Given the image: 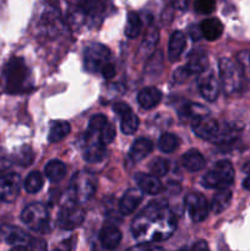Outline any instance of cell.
Masks as SVG:
<instances>
[{"label": "cell", "mask_w": 250, "mask_h": 251, "mask_svg": "<svg viewBox=\"0 0 250 251\" xmlns=\"http://www.w3.org/2000/svg\"><path fill=\"white\" fill-rule=\"evenodd\" d=\"M175 230V218L166 201H152L135 217L131 226L134 239L140 244L162 242Z\"/></svg>", "instance_id": "1"}, {"label": "cell", "mask_w": 250, "mask_h": 251, "mask_svg": "<svg viewBox=\"0 0 250 251\" xmlns=\"http://www.w3.org/2000/svg\"><path fill=\"white\" fill-rule=\"evenodd\" d=\"M1 83L10 95L25 93L31 90V74L24 59L14 56L5 64L1 71Z\"/></svg>", "instance_id": "2"}, {"label": "cell", "mask_w": 250, "mask_h": 251, "mask_svg": "<svg viewBox=\"0 0 250 251\" xmlns=\"http://www.w3.org/2000/svg\"><path fill=\"white\" fill-rule=\"evenodd\" d=\"M234 168L229 161H220L203 176L202 185L207 189H222L232 185Z\"/></svg>", "instance_id": "3"}, {"label": "cell", "mask_w": 250, "mask_h": 251, "mask_svg": "<svg viewBox=\"0 0 250 251\" xmlns=\"http://www.w3.org/2000/svg\"><path fill=\"white\" fill-rule=\"evenodd\" d=\"M96 191V178L88 172H80L73 178L69 188L68 200L81 203L86 202Z\"/></svg>", "instance_id": "4"}, {"label": "cell", "mask_w": 250, "mask_h": 251, "mask_svg": "<svg viewBox=\"0 0 250 251\" xmlns=\"http://www.w3.org/2000/svg\"><path fill=\"white\" fill-rule=\"evenodd\" d=\"M21 220L25 226L31 230L38 233H48L50 229L49 226V212L43 203L34 202L27 206L21 213Z\"/></svg>", "instance_id": "5"}, {"label": "cell", "mask_w": 250, "mask_h": 251, "mask_svg": "<svg viewBox=\"0 0 250 251\" xmlns=\"http://www.w3.org/2000/svg\"><path fill=\"white\" fill-rule=\"evenodd\" d=\"M220 80L222 83L223 91L227 95L237 92L242 85V68L239 64L228 58H222L220 60Z\"/></svg>", "instance_id": "6"}, {"label": "cell", "mask_w": 250, "mask_h": 251, "mask_svg": "<svg viewBox=\"0 0 250 251\" xmlns=\"http://www.w3.org/2000/svg\"><path fill=\"white\" fill-rule=\"evenodd\" d=\"M85 68L90 73H100L110 61V50L103 44H91L85 49Z\"/></svg>", "instance_id": "7"}, {"label": "cell", "mask_w": 250, "mask_h": 251, "mask_svg": "<svg viewBox=\"0 0 250 251\" xmlns=\"http://www.w3.org/2000/svg\"><path fill=\"white\" fill-rule=\"evenodd\" d=\"M0 239L11 245L15 250L31 249L33 238L15 226L4 225L0 227Z\"/></svg>", "instance_id": "8"}, {"label": "cell", "mask_w": 250, "mask_h": 251, "mask_svg": "<svg viewBox=\"0 0 250 251\" xmlns=\"http://www.w3.org/2000/svg\"><path fill=\"white\" fill-rule=\"evenodd\" d=\"M85 212L75 201L68 200L61 207L58 216V225L63 229H74L83 222Z\"/></svg>", "instance_id": "9"}, {"label": "cell", "mask_w": 250, "mask_h": 251, "mask_svg": "<svg viewBox=\"0 0 250 251\" xmlns=\"http://www.w3.org/2000/svg\"><path fill=\"white\" fill-rule=\"evenodd\" d=\"M191 127L196 136L203 140H208V141H213L220 130L218 123L210 115L203 114V113L191 118Z\"/></svg>", "instance_id": "10"}, {"label": "cell", "mask_w": 250, "mask_h": 251, "mask_svg": "<svg viewBox=\"0 0 250 251\" xmlns=\"http://www.w3.org/2000/svg\"><path fill=\"white\" fill-rule=\"evenodd\" d=\"M185 206L188 210L189 216L194 222H202L207 218L208 207L207 200L203 195L199 193H190L185 196Z\"/></svg>", "instance_id": "11"}, {"label": "cell", "mask_w": 250, "mask_h": 251, "mask_svg": "<svg viewBox=\"0 0 250 251\" xmlns=\"http://www.w3.org/2000/svg\"><path fill=\"white\" fill-rule=\"evenodd\" d=\"M97 134L86 132L83 146V158L90 163H97L105 157V145L100 142V137H96Z\"/></svg>", "instance_id": "12"}, {"label": "cell", "mask_w": 250, "mask_h": 251, "mask_svg": "<svg viewBox=\"0 0 250 251\" xmlns=\"http://www.w3.org/2000/svg\"><path fill=\"white\" fill-rule=\"evenodd\" d=\"M21 186V178L16 173H7L0 176V200L12 202L17 198Z\"/></svg>", "instance_id": "13"}, {"label": "cell", "mask_w": 250, "mask_h": 251, "mask_svg": "<svg viewBox=\"0 0 250 251\" xmlns=\"http://www.w3.org/2000/svg\"><path fill=\"white\" fill-rule=\"evenodd\" d=\"M110 7V0H78L77 9L91 20L103 19Z\"/></svg>", "instance_id": "14"}, {"label": "cell", "mask_w": 250, "mask_h": 251, "mask_svg": "<svg viewBox=\"0 0 250 251\" xmlns=\"http://www.w3.org/2000/svg\"><path fill=\"white\" fill-rule=\"evenodd\" d=\"M199 90L207 102H215L217 100L220 95V83L212 71H208L207 74L202 73L199 78Z\"/></svg>", "instance_id": "15"}, {"label": "cell", "mask_w": 250, "mask_h": 251, "mask_svg": "<svg viewBox=\"0 0 250 251\" xmlns=\"http://www.w3.org/2000/svg\"><path fill=\"white\" fill-rule=\"evenodd\" d=\"M208 66V56L202 49H194L189 53L188 60H186V68L190 71L191 75H199L202 74Z\"/></svg>", "instance_id": "16"}, {"label": "cell", "mask_w": 250, "mask_h": 251, "mask_svg": "<svg viewBox=\"0 0 250 251\" xmlns=\"http://www.w3.org/2000/svg\"><path fill=\"white\" fill-rule=\"evenodd\" d=\"M142 191L137 190V189H129L126 193L123 195L122 200L119 203V210L123 215H130L134 212L142 201Z\"/></svg>", "instance_id": "17"}, {"label": "cell", "mask_w": 250, "mask_h": 251, "mask_svg": "<svg viewBox=\"0 0 250 251\" xmlns=\"http://www.w3.org/2000/svg\"><path fill=\"white\" fill-rule=\"evenodd\" d=\"M135 179H136L137 184H139L142 193H146L149 194V195H157V194L161 193L162 189H163L158 176H153V174L139 173L135 176Z\"/></svg>", "instance_id": "18"}, {"label": "cell", "mask_w": 250, "mask_h": 251, "mask_svg": "<svg viewBox=\"0 0 250 251\" xmlns=\"http://www.w3.org/2000/svg\"><path fill=\"white\" fill-rule=\"evenodd\" d=\"M100 242L107 250H114L122 242V233L114 226H107L100 230Z\"/></svg>", "instance_id": "19"}, {"label": "cell", "mask_w": 250, "mask_h": 251, "mask_svg": "<svg viewBox=\"0 0 250 251\" xmlns=\"http://www.w3.org/2000/svg\"><path fill=\"white\" fill-rule=\"evenodd\" d=\"M162 100V92L156 87H146L137 95V102L144 109H152Z\"/></svg>", "instance_id": "20"}, {"label": "cell", "mask_w": 250, "mask_h": 251, "mask_svg": "<svg viewBox=\"0 0 250 251\" xmlns=\"http://www.w3.org/2000/svg\"><path fill=\"white\" fill-rule=\"evenodd\" d=\"M153 150V144L151 140L145 139V137H140V139L135 140L134 144L130 147L129 156L134 162H140L144 158H146Z\"/></svg>", "instance_id": "21"}, {"label": "cell", "mask_w": 250, "mask_h": 251, "mask_svg": "<svg viewBox=\"0 0 250 251\" xmlns=\"http://www.w3.org/2000/svg\"><path fill=\"white\" fill-rule=\"evenodd\" d=\"M186 37L181 31H175L171 36L168 44V58L171 61H175L180 58L185 49Z\"/></svg>", "instance_id": "22"}, {"label": "cell", "mask_w": 250, "mask_h": 251, "mask_svg": "<svg viewBox=\"0 0 250 251\" xmlns=\"http://www.w3.org/2000/svg\"><path fill=\"white\" fill-rule=\"evenodd\" d=\"M200 29L207 41H216L223 33V25L218 19H206L201 22Z\"/></svg>", "instance_id": "23"}, {"label": "cell", "mask_w": 250, "mask_h": 251, "mask_svg": "<svg viewBox=\"0 0 250 251\" xmlns=\"http://www.w3.org/2000/svg\"><path fill=\"white\" fill-rule=\"evenodd\" d=\"M181 164L189 172H199L205 166V158L198 150H190L181 157Z\"/></svg>", "instance_id": "24"}, {"label": "cell", "mask_w": 250, "mask_h": 251, "mask_svg": "<svg viewBox=\"0 0 250 251\" xmlns=\"http://www.w3.org/2000/svg\"><path fill=\"white\" fill-rule=\"evenodd\" d=\"M230 201H232V191L227 188L220 189L213 196L212 202H211V210L213 213L218 215L229 206Z\"/></svg>", "instance_id": "25"}, {"label": "cell", "mask_w": 250, "mask_h": 251, "mask_svg": "<svg viewBox=\"0 0 250 251\" xmlns=\"http://www.w3.org/2000/svg\"><path fill=\"white\" fill-rule=\"evenodd\" d=\"M44 174H46V176L51 183H58V181H60L65 176L66 167L59 159H51L44 167Z\"/></svg>", "instance_id": "26"}, {"label": "cell", "mask_w": 250, "mask_h": 251, "mask_svg": "<svg viewBox=\"0 0 250 251\" xmlns=\"http://www.w3.org/2000/svg\"><path fill=\"white\" fill-rule=\"evenodd\" d=\"M70 124L65 120H56L53 122L50 125V130H49V142L54 144V142H59L68 136L70 134Z\"/></svg>", "instance_id": "27"}, {"label": "cell", "mask_w": 250, "mask_h": 251, "mask_svg": "<svg viewBox=\"0 0 250 251\" xmlns=\"http://www.w3.org/2000/svg\"><path fill=\"white\" fill-rule=\"evenodd\" d=\"M141 19H140L139 15L134 11H130L127 14L126 26H125V34L127 36V38H136L140 34V31H141Z\"/></svg>", "instance_id": "28"}, {"label": "cell", "mask_w": 250, "mask_h": 251, "mask_svg": "<svg viewBox=\"0 0 250 251\" xmlns=\"http://www.w3.org/2000/svg\"><path fill=\"white\" fill-rule=\"evenodd\" d=\"M43 176L38 171H33L28 174L25 180V190L28 194H36L43 188Z\"/></svg>", "instance_id": "29"}, {"label": "cell", "mask_w": 250, "mask_h": 251, "mask_svg": "<svg viewBox=\"0 0 250 251\" xmlns=\"http://www.w3.org/2000/svg\"><path fill=\"white\" fill-rule=\"evenodd\" d=\"M120 127L125 135H132L136 132L139 127V118L132 113V110L120 117Z\"/></svg>", "instance_id": "30"}, {"label": "cell", "mask_w": 250, "mask_h": 251, "mask_svg": "<svg viewBox=\"0 0 250 251\" xmlns=\"http://www.w3.org/2000/svg\"><path fill=\"white\" fill-rule=\"evenodd\" d=\"M178 144V137L174 134H171V132H164L158 140V147L163 153H171V152L175 151Z\"/></svg>", "instance_id": "31"}, {"label": "cell", "mask_w": 250, "mask_h": 251, "mask_svg": "<svg viewBox=\"0 0 250 251\" xmlns=\"http://www.w3.org/2000/svg\"><path fill=\"white\" fill-rule=\"evenodd\" d=\"M14 159L17 164L27 167L33 162L34 152L29 146H22L14 153Z\"/></svg>", "instance_id": "32"}, {"label": "cell", "mask_w": 250, "mask_h": 251, "mask_svg": "<svg viewBox=\"0 0 250 251\" xmlns=\"http://www.w3.org/2000/svg\"><path fill=\"white\" fill-rule=\"evenodd\" d=\"M169 171V162L162 157H157L150 164V172L156 176H164Z\"/></svg>", "instance_id": "33"}, {"label": "cell", "mask_w": 250, "mask_h": 251, "mask_svg": "<svg viewBox=\"0 0 250 251\" xmlns=\"http://www.w3.org/2000/svg\"><path fill=\"white\" fill-rule=\"evenodd\" d=\"M108 120L107 118L103 114H96L95 117L91 118L90 125H88V132H92V134H100V130L104 127V125L107 124Z\"/></svg>", "instance_id": "34"}, {"label": "cell", "mask_w": 250, "mask_h": 251, "mask_svg": "<svg viewBox=\"0 0 250 251\" xmlns=\"http://www.w3.org/2000/svg\"><path fill=\"white\" fill-rule=\"evenodd\" d=\"M194 7H195V11L198 14L208 15L215 10L216 0H196Z\"/></svg>", "instance_id": "35"}, {"label": "cell", "mask_w": 250, "mask_h": 251, "mask_svg": "<svg viewBox=\"0 0 250 251\" xmlns=\"http://www.w3.org/2000/svg\"><path fill=\"white\" fill-rule=\"evenodd\" d=\"M115 134H117L115 127L113 126L112 124H109V123H107V124L104 125V127L100 131L98 137H100V142H103L104 145H108L115 139Z\"/></svg>", "instance_id": "36"}, {"label": "cell", "mask_w": 250, "mask_h": 251, "mask_svg": "<svg viewBox=\"0 0 250 251\" xmlns=\"http://www.w3.org/2000/svg\"><path fill=\"white\" fill-rule=\"evenodd\" d=\"M190 75L191 73L188 70V68L186 66H181V68H178L173 73V80L175 83H183L184 81L188 80V77Z\"/></svg>", "instance_id": "37"}, {"label": "cell", "mask_w": 250, "mask_h": 251, "mask_svg": "<svg viewBox=\"0 0 250 251\" xmlns=\"http://www.w3.org/2000/svg\"><path fill=\"white\" fill-rule=\"evenodd\" d=\"M240 68H250V50L240 51L237 56Z\"/></svg>", "instance_id": "38"}, {"label": "cell", "mask_w": 250, "mask_h": 251, "mask_svg": "<svg viewBox=\"0 0 250 251\" xmlns=\"http://www.w3.org/2000/svg\"><path fill=\"white\" fill-rule=\"evenodd\" d=\"M113 110H114V112L117 113L120 118V117H123V115L127 114L129 112H131V108H130V105L126 104V103L118 102L113 105Z\"/></svg>", "instance_id": "39"}, {"label": "cell", "mask_w": 250, "mask_h": 251, "mask_svg": "<svg viewBox=\"0 0 250 251\" xmlns=\"http://www.w3.org/2000/svg\"><path fill=\"white\" fill-rule=\"evenodd\" d=\"M100 74H102V76L105 78V80H110V78H113L115 75L114 65L109 61V63L105 64V65L103 66L102 70H100Z\"/></svg>", "instance_id": "40"}, {"label": "cell", "mask_w": 250, "mask_h": 251, "mask_svg": "<svg viewBox=\"0 0 250 251\" xmlns=\"http://www.w3.org/2000/svg\"><path fill=\"white\" fill-rule=\"evenodd\" d=\"M189 32H190V36H191V38L194 39V41H199V39L201 38V36H202V33H201L200 26H196V25H193V26H190V28H189Z\"/></svg>", "instance_id": "41"}, {"label": "cell", "mask_w": 250, "mask_h": 251, "mask_svg": "<svg viewBox=\"0 0 250 251\" xmlns=\"http://www.w3.org/2000/svg\"><path fill=\"white\" fill-rule=\"evenodd\" d=\"M47 248H48V245H47V243L44 242V240L36 239V238H33V242H32L31 249H34V250H47Z\"/></svg>", "instance_id": "42"}, {"label": "cell", "mask_w": 250, "mask_h": 251, "mask_svg": "<svg viewBox=\"0 0 250 251\" xmlns=\"http://www.w3.org/2000/svg\"><path fill=\"white\" fill-rule=\"evenodd\" d=\"M191 250H208V245L205 240H199L195 244L191 245Z\"/></svg>", "instance_id": "43"}, {"label": "cell", "mask_w": 250, "mask_h": 251, "mask_svg": "<svg viewBox=\"0 0 250 251\" xmlns=\"http://www.w3.org/2000/svg\"><path fill=\"white\" fill-rule=\"evenodd\" d=\"M189 0H175V5L179 9H186Z\"/></svg>", "instance_id": "44"}, {"label": "cell", "mask_w": 250, "mask_h": 251, "mask_svg": "<svg viewBox=\"0 0 250 251\" xmlns=\"http://www.w3.org/2000/svg\"><path fill=\"white\" fill-rule=\"evenodd\" d=\"M243 188H244L245 190H250V174L244 179V181H243Z\"/></svg>", "instance_id": "45"}]
</instances>
